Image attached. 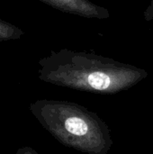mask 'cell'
<instances>
[{"instance_id": "1", "label": "cell", "mask_w": 153, "mask_h": 154, "mask_svg": "<svg viewBox=\"0 0 153 154\" xmlns=\"http://www.w3.org/2000/svg\"><path fill=\"white\" fill-rule=\"evenodd\" d=\"M39 78L56 86L100 95L128 90L148 77L134 65L93 52L62 49L40 61Z\"/></svg>"}, {"instance_id": "2", "label": "cell", "mask_w": 153, "mask_h": 154, "mask_svg": "<svg viewBox=\"0 0 153 154\" xmlns=\"http://www.w3.org/2000/svg\"><path fill=\"white\" fill-rule=\"evenodd\" d=\"M41 125L60 143L85 154H108L113 146L107 124L87 107L69 101L41 99L30 105Z\"/></svg>"}, {"instance_id": "3", "label": "cell", "mask_w": 153, "mask_h": 154, "mask_svg": "<svg viewBox=\"0 0 153 154\" xmlns=\"http://www.w3.org/2000/svg\"><path fill=\"white\" fill-rule=\"evenodd\" d=\"M63 13L75 14L85 18L106 19L109 11L104 6L97 5L90 0H40Z\"/></svg>"}, {"instance_id": "4", "label": "cell", "mask_w": 153, "mask_h": 154, "mask_svg": "<svg viewBox=\"0 0 153 154\" xmlns=\"http://www.w3.org/2000/svg\"><path fill=\"white\" fill-rule=\"evenodd\" d=\"M21 32L15 28L14 26L0 21V41H5L8 39H12L14 37H18Z\"/></svg>"}, {"instance_id": "5", "label": "cell", "mask_w": 153, "mask_h": 154, "mask_svg": "<svg viewBox=\"0 0 153 154\" xmlns=\"http://www.w3.org/2000/svg\"><path fill=\"white\" fill-rule=\"evenodd\" d=\"M143 16L145 21L150 23L153 28V0H151L150 4L148 5L147 8L143 13Z\"/></svg>"}, {"instance_id": "6", "label": "cell", "mask_w": 153, "mask_h": 154, "mask_svg": "<svg viewBox=\"0 0 153 154\" xmlns=\"http://www.w3.org/2000/svg\"><path fill=\"white\" fill-rule=\"evenodd\" d=\"M15 154H40L38 153L33 148L29 147V146H24V147H21L19 148Z\"/></svg>"}]
</instances>
